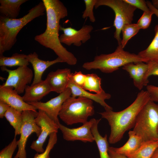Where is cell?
Here are the masks:
<instances>
[{"mask_svg":"<svg viewBox=\"0 0 158 158\" xmlns=\"http://www.w3.org/2000/svg\"><path fill=\"white\" fill-rule=\"evenodd\" d=\"M42 1L46 13V28L43 33L35 36V40L42 46L53 51L64 62L71 65L76 64L77 58L63 46L59 39L60 22L67 16V8L59 0H42Z\"/></svg>","mask_w":158,"mask_h":158,"instance_id":"6da1fadb","label":"cell"},{"mask_svg":"<svg viewBox=\"0 0 158 158\" xmlns=\"http://www.w3.org/2000/svg\"><path fill=\"white\" fill-rule=\"evenodd\" d=\"M150 99L148 92L144 90L139 92L135 101L127 108L118 112L107 109L99 113L108 121L111 132L109 138L110 144H115L123 138L126 131L134 128L137 116L145 104Z\"/></svg>","mask_w":158,"mask_h":158,"instance_id":"7a4b0ae2","label":"cell"},{"mask_svg":"<svg viewBox=\"0 0 158 158\" xmlns=\"http://www.w3.org/2000/svg\"><path fill=\"white\" fill-rule=\"evenodd\" d=\"M45 8L40 1L19 18L11 19L0 16V55L10 50L17 41V36L21 30L35 18L44 14Z\"/></svg>","mask_w":158,"mask_h":158,"instance_id":"3957f363","label":"cell"},{"mask_svg":"<svg viewBox=\"0 0 158 158\" xmlns=\"http://www.w3.org/2000/svg\"><path fill=\"white\" fill-rule=\"evenodd\" d=\"M140 62L145 61L138 54L125 51L120 44L114 52L97 55L93 61L84 63L83 67L87 70L98 69L103 73H110L127 63Z\"/></svg>","mask_w":158,"mask_h":158,"instance_id":"277c9868","label":"cell"},{"mask_svg":"<svg viewBox=\"0 0 158 158\" xmlns=\"http://www.w3.org/2000/svg\"><path fill=\"white\" fill-rule=\"evenodd\" d=\"M94 113L92 100L81 97L71 96L63 104L59 116L66 125H71L85 123Z\"/></svg>","mask_w":158,"mask_h":158,"instance_id":"5b68a950","label":"cell"},{"mask_svg":"<svg viewBox=\"0 0 158 158\" xmlns=\"http://www.w3.org/2000/svg\"><path fill=\"white\" fill-rule=\"evenodd\" d=\"M158 104L150 99L138 114L133 131L143 142L158 140Z\"/></svg>","mask_w":158,"mask_h":158,"instance_id":"8992f818","label":"cell"},{"mask_svg":"<svg viewBox=\"0 0 158 158\" xmlns=\"http://www.w3.org/2000/svg\"><path fill=\"white\" fill-rule=\"evenodd\" d=\"M102 6H108L114 11L115 18L114 26L116 29L114 37L118 45L121 44L120 34L122 28L125 25L132 23L137 8L124 0H97L95 8H97Z\"/></svg>","mask_w":158,"mask_h":158,"instance_id":"52a82bcc","label":"cell"},{"mask_svg":"<svg viewBox=\"0 0 158 158\" xmlns=\"http://www.w3.org/2000/svg\"><path fill=\"white\" fill-rule=\"evenodd\" d=\"M37 112L30 110L22 112L23 120L20 136L17 141L18 149L13 158H27L25 147L28 138L34 133L38 137L40 135L41 128L36 124L35 120Z\"/></svg>","mask_w":158,"mask_h":158,"instance_id":"ba28073f","label":"cell"},{"mask_svg":"<svg viewBox=\"0 0 158 158\" xmlns=\"http://www.w3.org/2000/svg\"><path fill=\"white\" fill-rule=\"evenodd\" d=\"M1 70L8 73L6 82L2 85L4 87H13L19 94L23 93L28 85L30 84L33 77L32 70L27 66H19L16 69L11 70L6 66H1Z\"/></svg>","mask_w":158,"mask_h":158,"instance_id":"9c48e42d","label":"cell"},{"mask_svg":"<svg viewBox=\"0 0 158 158\" xmlns=\"http://www.w3.org/2000/svg\"><path fill=\"white\" fill-rule=\"evenodd\" d=\"M35 120L40 127L41 132L38 138L32 142L30 147L37 153H41L45 150L43 146L48 136L52 133H57L59 127L57 124L41 110H38Z\"/></svg>","mask_w":158,"mask_h":158,"instance_id":"30bf717a","label":"cell"},{"mask_svg":"<svg viewBox=\"0 0 158 158\" xmlns=\"http://www.w3.org/2000/svg\"><path fill=\"white\" fill-rule=\"evenodd\" d=\"M71 96V89L68 87L57 96L44 102H40L28 103L33 106L36 109L44 111L58 124L60 123L58 118L59 113L65 101Z\"/></svg>","mask_w":158,"mask_h":158,"instance_id":"8fae6325","label":"cell"},{"mask_svg":"<svg viewBox=\"0 0 158 158\" xmlns=\"http://www.w3.org/2000/svg\"><path fill=\"white\" fill-rule=\"evenodd\" d=\"M93 29L90 25L83 26L78 30L71 27L65 28L60 26V30L63 31V33L59 36L60 42L68 46L73 44L80 47L90 39V33Z\"/></svg>","mask_w":158,"mask_h":158,"instance_id":"7c38bea8","label":"cell"},{"mask_svg":"<svg viewBox=\"0 0 158 158\" xmlns=\"http://www.w3.org/2000/svg\"><path fill=\"white\" fill-rule=\"evenodd\" d=\"M96 119L92 118L78 127L69 128L60 123L59 129L63 135L64 139L68 141L79 140L84 142H92L95 141L91 129Z\"/></svg>","mask_w":158,"mask_h":158,"instance_id":"4fadbf2b","label":"cell"},{"mask_svg":"<svg viewBox=\"0 0 158 158\" xmlns=\"http://www.w3.org/2000/svg\"><path fill=\"white\" fill-rule=\"evenodd\" d=\"M19 94L12 87L0 86V101L21 112L25 110L37 111L33 106L25 102Z\"/></svg>","mask_w":158,"mask_h":158,"instance_id":"5bb4252c","label":"cell"},{"mask_svg":"<svg viewBox=\"0 0 158 158\" xmlns=\"http://www.w3.org/2000/svg\"><path fill=\"white\" fill-rule=\"evenodd\" d=\"M71 70L68 68L57 69L51 71L45 79L51 92L61 93L67 88L71 73Z\"/></svg>","mask_w":158,"mask_h":158,"instance_id":"9a60e30c","label":"cell"},{"mask_svg":"<svg viewBox=\"0 0 158 158\" xmlns=\"http://www.w3.org/2000/svg\"><path fill=\"white\" fill-rule=\"evenodd\" d=\"M27 58L29 63L31 64L34 71V77L32 84L41 81L43 73L49 67L57 63L64 62L59 57L51 61L43 60L38 58V55L35 52L27 55Z\"/></svg>","mask_w":158,"mask_h":158,"instance_id":"2e32d148","label":"cell"},{"mask_svg":"<svg viewBox=\"0 0 158 158\" xmlns=\"http://www.w3.org/2000/svg\"><path fill=\"white\" fill-rule=\"evenodd\" d=\"M71 90V96L74 97H81L94 100L103 106L105 109L112 108L105 102V100L109 99L111 97L109 93H106L104 91L99 94H93L90 93L75 84L72 80L70 76L69 80L68 86Z\"/></svg>","mask_w":158,"mask_h":158,"instance_id":"e0dca14e","label":"cell"},{"mask_svg":"<svg viewBox=\"0 0 158 158\" xmlns=\"http://www.w3.org/2000/svg\"><path fill=\"white\" fill-rule=\"evenodd\" d=\"M51 92L46 80H42L38 83L30 86L28 85L22 97L23 100L27 103L39 102Z\"/></svg>","mask_w":158,"mask_h":158,"instance_id":"ac0fdd59","label":"cell"},{"mask_svg":"<svg viewBox=\"0 0 158 158\" xmlns=\"http://www.w3.org/2000/svg\"><path fill=\"white\" fill-rule=\"evenodd\" d=\"M128 134L129 139L124 145L118 148L112 147L115 152L126 156L135 153L143 142L141 138L133 130L129 131Z\"/></svg>","mask_w":158,"mask_h":158,"instance_id":"d6986e66","label":"cell"},{"mask_svg":"<svg viewBox=\"0 0 158 158\" xmlns=\"http://www.w3.org/2000/svg\"><path fill=\"white\" fill-rule=\"evenodd\" d=\"M27 0H0L1 15L11 19L16 18L18 16L22 4Z\"/></svg>","mask_w":158,"mask_h":158,"instance_id":"ffe728a7","label":"cell"},{"mask_svg":"<svg viewBox=\"0 0 158 158\" xmlns=\"http://www.w3.org/2000/svg\"><path fill=\"white\" fill-rule=\"evenodd\" d=\"M100 120L101 119H96L91 128V132L97 145L100 158H111L108 151L109 142L107 135L105 134L104 137H102L98 130V126Z\"/></svg>","mask_w":158,"mask_h":158,"instance_id":"44dd1931","label":"cell"},{"mask_svg":"<svg viewBox=\"0 0 158 158\" xmlns=\"http://www.w3.org/2000/svg\"><path fill=\"white\" fill-rule=\"evenodd\" d=\"M154 31V37L150 44L146 49L138 54L146 63H158V24L155 26Z\"/></svg>","mask_w":158,"mask_h":158,"instance_id":"7402d4cb","label":"cell"},{"mask_svg":"<svg viewBox=\"0 0 158 158\" xmlns=\"http://www.w3.org/2000/svg\"><path fill=\"white\" fill-rule=\"evenodd\" d=\"M158 147V140L143 142L134 153L127 156L129 158H151Z\"/></svg>","mask_w":158,"mask_h":158,"instance_id":"603a6c76","label":"cell"},{"mask_svg":"<svg viewBox=\"0 0 158 158\" xmlns=\"http://www.w3.org/2000/svg\"><path fill=\"white\" fill-rule=\"evenodd\" d=\"M29 63L27 55L23 54L15 53L10 57L0 55L1 66H28Z\"/></svg>","mask_w":158,"mask_h":158,"instance_id":"cb8c5ba5","label":"cell"},{"mask_svg":"<svg viewBox=\"0 0 158 158\" xmlns=\"http://www.w3.org/2000/svg\"><path fill=\"white\" fill-rule=\"evenodd\" d=\"M4 117L15 130V136L20 135L22 123V112L11 107L5 113Z\"/></svg>","mask_w":158,"mask_h":158,"instance_id":"d4e9b609","label":"cell"},{"mask_svg":"<svg viewBox=\"0 0 158 158\" xmlns=\"http://www.w3.org/2000/svg\"><path fill=\"white\" fill-rule=\"evenodd\" d=\"M137 66L136 71L135 79L133 80L134 86L141 90L144 86H147L149 82L146 77L148 68V63L140 62L135 63Z\"/></svg>","mask_w":158,"mask_h":158,"instance_id":"484cf974","label":"cell"},{"mask_svg":"<svg viewBox=\"0 0 158 158\" xmlns=\"http://www.w3.org/2000/svg\"><path fill=\"white\" fill-rule=\"evenodd\" d=\"M101 78L96 74H86L85 80L82 88L86 90L95 92L96 94H100L104 91L101 86Z\"/></svg>","mask_w":158,"mask_h":158,"instance_id":"4316f807","label":"cell"},{"mask_svg":"<svg viewBox=\"0 0 158 158\" xmlns=\"http://www.w3.org/2000/svg\"><path fill=\"white\" fill-rule=\"evenodd\" d=\"M140 30L137 24H126L123 27L121 30L123 38L121 45L123 48L125 47L128 40L136 35Z\"/></svg>","mask_w":158,"mask_h":158,"instance_id":"83f0119b","label":"cell"},{"mask_svg":"<svg viewBox=\"0 0 158 158\" xmlns=\"http://www.w3.org/2000/svg\"><path fill=\"white\" fill-rule=\"evenodd\" d=\"M56 133H53L49 136L48 144L44 151L42 153H36L33 158H50L49 153L57 142V137Z\"/></svg>","mask_w":158,"mask_h":158,"instance_id":"f1b7e54d","label":"cell"},{"mask_svg":"<svg viewBox=\"0 0 158 158\" xmlns=\"http://www.w3.org/2000/svg\"><path fill=\"white\" fill-rule=\"evenodd\" d=\"M84 1L85 8L83 12L82 18L84 19L88 18L91 22L94 23L96 19L94 14L93 8L97 0H84Z\"/></svg>","mask_w":158,"mask_h":158,"instance_id":"f546056e","label":"cell"},{"mask_svg":"<svg viewBox=\"0 0 158 158\" xmlns=\"http://www.w3.org/2000/svg\"><path fill=\"white\" fill-rule=\"evenodd\" d=\"M153 13L150 11L144 12L142 16L136 23L140 29H145L150 25Z\"/></svg>","mask_w":158,"mask_h":158,"instance_id":"4dcf8cb0","label":"cell"},{"mask_svg":"<svg viewBox=\"0 0 158 158\" xmlns=\"http://www.w3.org/2000/svg\"><path fill=\"white\" fill-rule=\"evenodd\" d=\"M70 78L77 85L83 88L85 81L86 74H84L80 71H75L71 73Z\"/></svg>","mask_w":158,"mask_h":158,"instance_id":"1f68e13d","label":"cell"},{"mask_svg":"<svg viewBox=\"0 0 158 158\" xmlns=\"http://www.w3.org/2000/svg\"><path fill=\"white\" fill-rule=\"evenodd\" d=\"M126 2L144 12L150 11L146 2L143 0H124Z\"/></svg>","mask_w":158,"mask_h":158,"instance_id":"d6a6232c","label":"cell"},{"mask_svg":"<svg viewBox=\"0 0 158 158\" xmlns=\"http://www.w3.org/2000/svg\"><path fill=\"white\" fill-rule=\"evenodd\" d=\"M146 89L150 95V99L154 102H158V87L147 85Z\"/></svg>","mask_w":158,"mask_h":158,"instance_id":"836d02e7","label":"cell"},{"mask_svg":"<svg viewBox=\"0 0 158 158\" xmlns=\"http://www.w3.org/2000/svg\"><path fill=\"white\" fill-rule=\"evenodd\" d=\"M148 63V68L146 75V78L148 79L149 77L151 75L158 76V63L151 62Z\"/></svg>","mask_w":158,"mask_h":158,"instance_id":"e575fe53","label":"cell"},{"mask_svg":"<svg viewBox=\"0 0 158 158\" xmlns=\"http://www.w3.org/2000/svg\"><path fill=\"white\" fill-rule=\"evenodd\" d=\"M10 107V106L5 102L0 101V118L4 117L6 112Z\"/></svg>","mask_w":158,"mask_h":158,"instance_id":"d590c367","label":"cell"},{"mask_svg":"<svg viewBox=\"0 0 158 158\" xmlns=\"http://www.w3.org/2000/svg\"><path fill=\"white\" fill-rule=\"evenodd\" d=\"M108 151L111 158H129L127 156L115 152L111 147H109Z\"/></svg>","mask_w":158,"mask_h":158,"instance_id":"8d00e7d4","label":"cell"},{"mask_svg":"<svg viewBox=\"0 0 158 158\" xmlns=\"http://www.w3.org/2000/svg\"><path fill=\"white\" fill-rule=\"evenodd\" d=\"M146 2L147 6L150 11L158 18V9L155 8L150 1H147Z\"/></svg>","mask_w":158,"mask_h":158,"instance_id":"74e56055","label":"cell"},{"mask_svg":"<svg viewBox=\"0 0 158 158\" xmlns=\"http://www.w3.org/2000/svg\"><path fill=\"white\" fill-rule=\"evenodd\" d=\"M12 154L10 153H6L1 155L0 158H12Z\"/></svg>","mask_w":158,"mask_h":158,"instance_id":"f35d334b","label":"cell"},{"mask_svg":"<svg viewBox=\"0 0 158 158\" xmlns=\"http://www.w3.org/2000/svg\"><path fill=\"white\" fill-rule=\"evenodd\" d=\"M151 3L155 8L158 9V0H152Z\"/></svg>","mask_w":158,"mask_h":158,"instance_id":"ab89813d","label":"cell"},{"mask_svg":"<svg viewBox=\"0 0 158 158\" xmlns=\"http://www.w3.org/2000/svg\"><path fill=\"white\" fill-rule=\"evenodd\" d=\"M151 158H158V147L154 152Z\"/></svg>","mask_w":158,"mask_h":158,"instance_id":"60d3db41","label":"cell"},{"mask_svg":"<svg viewBox=\"0 0 158 158\" xmlns=\"http://www.w3.org/2000/svg\"><path fill=\"white\" fill-rule=\"evenodd\" d=\"M157 133L158 134V127L157 129Z\"/></svg>","mask_w":158,"mask_h":158,"instance_id":"b9f144b4","label":"cell"}]
</instances>
